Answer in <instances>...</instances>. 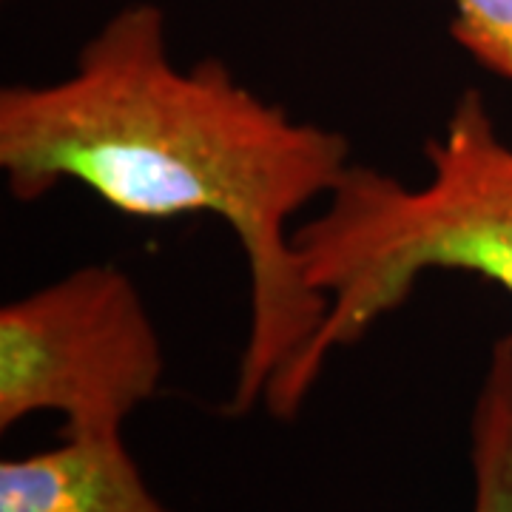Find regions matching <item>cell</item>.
<instances>
[{
    "mask_svg": "<svg viewBox=\"0 0 512 512\" xmlns=\"http://www.w3.org/2000/svg\"><path fill=\"white\" fill-rule=\"evenodd\" d=\"M336 128L293 117L220 57L180 66L165 12L120 6L46 83L0 89V174L37 202L80 185L123 217H214L248 271V330L225 413L279 421L285 393L325 319L305 282L299 217L328 200L353 163Z\"/></svg>",
    "mask_w": 512,
    "mask_h": 512,
    "instance_id": "6da1fadb",
    "label": "cell"
},
{
    "mask_svg": "<svg viewBox=\"0 0 512 512\" xmlns=\"http://www.w3.org/2000/svg\"><path fill=\"white\" fill-rule=\"evenodd\" d=\"M424 160L421 183L353 160L322 208L299 222L302 274L325 299V319L279 421L296 419L325 367L399 311L421 279L476 276L512 296V140L481 89L458 94Z\"/></svg>",
    "mask_w": 512,
    "mask_h": 512,
    "instance_id": "7a4b0ae2",
    "label": "cell"
},
{
    "mask_svg": "<svg viewBox=\"0 0 512 512\" xmlns=\"http://www.w3.org/2000/svg\"><path fill=\"white\" fill-rule=\"evenodd\" d=\"M165 376L137 282L92 262L0 308V430L57 413L63 436H123Z\"/></svg>",
    "mask_w": 512,
    "mask_h": 512,
    "instance_id": "3957f363",
    "label": "cell"
},
{
    "mask_svg": "<svg viewBox=\"0 0 512 512\" xmlns=\"http://www.w3.org/2000/svg\"><path fill=\"white\" fill-rule=\"evenodd\" d=\"M0 512H174L148 487L126 436H63L0 461Z\"/></svg>",
    "mask_w": 512,
    "mask_h": 512,
    "instance_id": "277c9868",
    "label": "cell"
},
{
    "mask_svg": "<svg viewBox=\"0 0 512 512\" xmlns=\"http://www.w3.org/2000/svg\"><path fill=\"white\" fill-rule=\"evenodd\" d=\"M473 510L512 512V333L490 350L470 416Z\"/></svg>",
    "mask_w": 512,
    "mask_h": 512,
    "instance_id": "5b68a950",
    "label": "cell"
},
{
    "mask_svg": "<svg viewBox=\"0 0 512 512\" xmlns=\"http://www.w3.org/2000/svg\"><path fill=\"white\" fill-rule=\"evenodd\" d=\"M450 35L476 63L512 86V0H453Z\"/></svg>",
    "mask_w": 512,
    "mask_h": 512,
    "instance_id": "8992f818",
    "label": "cell"
},
{
    "mask_svg": "<svg viewBox=\"0 0 512 512\" xmlns=\"http://www.w3.org/2000/svg\"><path fill=\"white\" fill-rule=\"evenodd\" d=\"M510 333H512V330H510Z\"/></svg>",
    "mask_w": 512,
    "mask_h": 512,
    "instance_id": "52a82bcc",
    "label": "cell"
}]
</instances>
